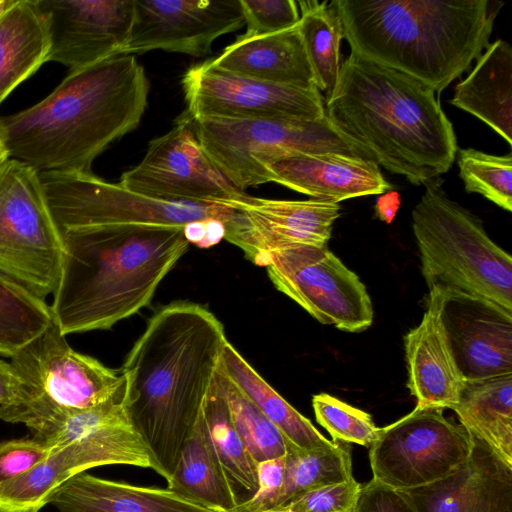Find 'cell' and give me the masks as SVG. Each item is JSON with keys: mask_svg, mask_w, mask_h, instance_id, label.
Instances as JSON below:
<instances>
[{"mask_svg": "<svg viewBox=\"0 0 512 512\" xmlns=\"http://www.w3.org/2000/svg\"><path fill=\"white\" fill-rule=\"evenodd\" d=\"M227 338L206 307L176 301L159 309L129 351L125 406L168 482L212 386Z\"/></svg>", "mask_w": 512, "mask_h": 512, "instance_id": "cell-1", "label": "cell"}, {"mask_svg": "<svg viewBox=\"0 0 512 512\" xmlns=\"http://www.w3.org/2000/svg\"><path fill=\"white\" fill-rule=\"evenodd\" d=\"M149 88L133 55L70 71L42 101L0 117V142L10 158L39 172H92L110 144L137 128Z\"/></svg>", "mask_w": 512, "mask_h": 512, "instance_id": "cell-2", "label": "cell"}, {"mask_svg": "<svg viewBox=\"0 0 512 512\" xmlns=\"http://www.w3.org/2000/svg\"><path fill=\"white\" fill-rule=\"evenodd\" d=\"M435 94L404 73L350 52L326 95L325 115L379 166L425 185L451 168L459 149Z\"/></svg>", "mask_w": 512, "mask_h": 512, "instance_id": "cell-3", "label": "cell"}, {"mask_svg": "<svg viewBox=\"0 0 512 512\" xmlns=\"http://www.w3.org/2000/svg\"><path fill=\"white\" fill-rule=\"evenodd\" d=\"M60 233L62 271L50 309L65 336L109 329L147 306L190 245L181 227L99 226Z\"/></svg>", "mask_w": 512, "mask_h": 512, "instance_id": "cell-4", "label": "cell"}, {"mask_svg": "<svg viewBox=\"0 0 512 512\" xmlns=\"http://www.w3.org/2000/svg\"><path fill=\"white\" fill-rule=\"evenodd\" d=\"M351 52L441 93L488 47L502 2L333 0Z\"/></svg>", "mask_w": 512, "mask_h": 512, "instance_id": "cell-5", "label": "cell"}, {"mask_svg": "<svg viewBox=\"0 0 512 512\" xmlns=\"http://www.w3.org/2000/svg\"><path fill=\"white\" fill-rule=\"evenodd\" d=\"M412 210V230L428 289L438 287L493 302L512 313V257L481 219L451 200L438 179Z\"/></svg>", "mask_w": 512, "mask_h": 512, "instance_id": "cell-6", "label": "cell"}, {"mask_svg": "<svg viewBox=\"0 0 512 512\" xmlns=\"http://www.w3.org/2000/svg\"><path fill=\"white\" fill-rule=\"evenodd\" d=\"M191 123L213 164L243 192L264 184L263 166L285 156L337 152L373 160L366 150L342 135L326 116L318 120L202 118Z\"/></svg>", "mask_w": 512, "mask_h": 512, "instance_id": "cell-7", "label": "cell"}, {"mask_svg": "<svg viewBox=\"0 0 512 512\" xmlns=\"http://www.w3.org/2000/svg\"><path fill=\"white\" fill-rule=\"evenodd\" d=\"M54 322L11 357L22 384L17 398L0 406V420L25 424L43 413L106 403L125 391L122 370L76 352Z\"/></svg>", "mask_w": 512, "mask_h": 512, "instance_id": "cell-8", "label": "cell"}, {"mask_svg": "<svg viewBox=\"0 0 512 512\" xmlns=\"http://www.w3.org/2000/svg\"><path fill=\"white\" fill-rule=\"evenodd\" d=\"M63 244L40 172L7 158L0 163V273L42 300L60 280Z\"/></svg>", "mask_w": 512, "mask_h": 512, "instance_id": "cell-9", "label": "cell"}, {"mask_svg": "<svg viewBox=\"0 0 512 512\" xmlns=\"http://www.w3.org/2000/svg\"><path fill=\"white\" fill-rule=\"evenodd\" d=\"M59 230L122 225L181 227L203 220L223 223L233 209L218 204L164 202L107 182L92 172H40Z\"/></svg>", "mask_w": 512, "mask_h": 512, "instance_id": "cell-10", "label": "cell"}, {"mask_svg": "<svg viewBox=\"0 0 512 512\" xmlns=\"http://www.w3.org/2000/svg\"><path fill=\"white\" fill-rule=\"evenodd\" d=\"M471 451L470 435L443 409L415 407L381 428L369 447L372 479L397 491L420 488L457 471Z\"/></svg>", "mask_w": 512, "mask_h": 512, "instance_id": "cell-11", "label": "cell"}, {"mask_svg": "<svg viewBox=\"0 0 512 512\" xmlns=\"http://www.w3.org/2000/svg\"><path fill=\"white\" fill-rule=\"evenodd\" d=\"M266 269L275 288L321 324L352 333L371 326L374 312L365 285L328 246L279 252Z\"/></svg>", "mask_w": 512, "mask_h": 512, "instance_id": "cell-12", "label": "cell"}, {"mask_svg": "<svg viewBox=\"0 0 512 512\" xmlns=\"http://www.w3.org/2000/svg\"><path fill=\"white\" fill-rule=\"evenodd\" d=\"M185 118L269 119L324 118V100L317 88L273 84L236 75L212 61L188 68L181 80Z\"/></svg>", "mask_w": 512, "mask_h": 512, "instance_id": "cell-13", "label": "cell"}, {"mask_svg": "<svg viewBox=\"0 0 512 512\" xmlns=\"http://www.w3.org/2000/svg\"><path fill=\"white\" fill-rule=\"evenodd\" d=\"M119 184L137 194L176 203L228 206L245 193L213 164L185 117L149 142L142 160L121 175Z\"/></svg>", "mask_w": 512, "mask_h": 512, "instance_id": "cell-14", "label": "cell"}, {"mask_svg": "<svg viewBox=\"0 0 512 512\" xmlns=\"http://www.w3.org/2000/svg\"><path fill=\"white\" fill-rule=\"evenodd\" d=\"M128 413L75 442L55 447L27 473L0 485V512H38L74 475L105 465L151 468L155 461Z\"/></svg>", "mask_w": 512, "mask_h": 512, "instance_id": "cell-15", "label": "cell"}, {"mask_svg": "<svg viewBox=\"0 0 512 512\" xmlns=\"http://www.w3.org/2000/svg\"><path fill=\"white\" fill-rule=\"evenodd\" d=\"M228 206L232 216L224 223V239L240 248L255 265L266 267L279 252L301 246H328L338 203L278 200L243 193Z\"/></svg>", "mask_w": 512, "mask_h": 512, "instance_id": "cell-16", "label": "cell"}, {"mask_svg": "<svg viewBox=\"0 0 512 512\" xmlns=\"http://www.w3.org/2000/svg\"><path fill=\"white\" fill-rule=\"evenodd\" d=\"M244 25L240 0H134L119 55L162 50L203 57L217 38Z\"/></svg>", "mask_w": 512, "mask_h": 512, "instance_id": "cell-17", "label": "cell"}, {"mask_svg": "<svg viewBox=\"0 0 512 512\" xmlns=\"http://www.w3.org/2000/svg\"><path fill=\"white\" fill-rule=\"evenodd\" d=\"M51 47L48 61L75 71L119 55L127 39L134 0H38Z\"/></svg>", "mask_w": 512, "mask_h": 512, "instance_id": "cell-18", "label": "cell"}, {"mask_svg": "<svg viewBox=\"0 0 512 512\" xmlns=\"http://www.w3.org/2000/svg\"><path fill=\"white\" fill-rule=\"evenodd\" d=\"M441 291L443 325L465 380L512 373V313L481 298Z\"/></svg>", "mask_w": 512, "mask_h": 512, "instance_id": "cell-19", "label": "cell"}, {"mask_svg": "<svg viewBox=\"0 0 512 512\" xmlns=\"http://www.w3.org/2000/svg\"><path fill=\"white\" fill-rule=\"evenodd\" d=\"M468 461L432 484L402 491L416 512H512V465L471 436Z\"/></svg>", "mask_w": 512, "mask_h": 512, "instance_id": "cell-20", "label": "cell"}, {"mask_svg": "<svg viewBox=\"0 0 512 512\" xmlns=\"http://www.w3.org/2000/svg\"><path fill=\"white\" fill-rule=\"evenodd\" d=\"M263 169L265 183L275 182L324 202L339 203L393 188L375 161L337 152L285 156Z\"/></svg>", "mask_w": 512, "mask_h": 512, "instance_id": "cell-21", "label": "cell"}, {"mask_svg": "<svg viewBox=\"0 0 512 512\" xmlns=\"http://www.w3.org/2000/svg\"><path fill=\"white\" fill-rule=\"evenodd\" d=\"M441 307V289H429L420 323L404 336L407 387L419 408L453 409L466 382L451 350Z\"/></svg>", "mask_w": 512, "mask_h": 512, "instance_id": "cell-22", "label": "cell"}, {"mask_svg": "<svg viewBox=\"0 0 512 512\" xmlns=\"http://www.w3.org/2000/svg\"><path fill=\"white\" fill-rule=\"evenodd\" d=\"M212 63L225 71L273 84L317 88L298 24L262 36H239Z\"/></svg>", "mask_w": 512, "mask_h": 512, "instance_id": "cell-23", "label": "cell"}, {"mask_svg": "<svg viewBox=\"0 0 512 512\" xmlns=\"http://www.w3.org/2000/svg\"><path fill=\"white\" fill-rule=\"evenodd\" d=\"M59 512H212L169 488L131 485L81 472L50 496Z\"/></svg>", "mask_w": 512, "mask_h": 512, "instance_id": "cell-24", "label": "cell"}, {"mask_svg": "<svg viewBox=\"0 0 512 512\" xmlns=\"http://www.w3.org/2000/svg\"><path fill=\"white\" fill-rule=\"evenodd\" d=\"M453 106L492 128L512 145V48L498 39L476 60L470 74L455 88Z\"/></svg>", "mask_w": 512, "mask_h": 512, "instance_id": "cell-25", "label": "cell"}, {"mask_svg": "<svg viewBox=\"0 0 512 512\" xmlns=\"http://www.w3.org/2000/svg\"><path fill=\"white\" fill-rule=\"evenodd\" d=\"M48 20L38 0H13L0 15V104L48 62Z\"/></svg>", "mask_w": 512, "mask_h": 512, "instance_id": "cell-26", "label": "cell"}, {"mask_svg": "<svg viewBox=\"0 0 512 512\" xmlns=\"http://www.w3.org/2000/svg\"><path fill=\"white\" fill-rule=\"evenodd\" d=\"M219 368L259 408L279 430L286 447L297 452L333 448L337 441H329L310 422L276 392L226 341Z\"/></svg>", "mask_w": 512, "mask_h": 512, "instance_id": "cell-27", "label": "cell"}, {"mask_svg": "<svg viewBox=\"0 0 512 512\" xmlns=\"http://www.w3.org/2000/svg\"><path fill=\"white\" fill-rule=\"evenodd\" d=\"M452 410L469 435L512 465V373L466 381Z\"/></svg>", "mask_w": 512, "mask_h": 512, "instance_id": "cell-28", "label": "cell"}, {"mask_svg": "<svg viewBox=\"0 0 512 512\" xmlns=\"http://www.w3.org/2000/svg\"><path fill=\"white\" fill-rule=\"evenodd\" d=\"M201 417L205 434L226 478L235 505L243 504L258 489V463L237 432L227 403L214 380L205 398Z\"/></svg>", "mask_w": 512, "mask_h": 512, "instance_id": "cell-29", "label": "cell"}, {"mask_svg": "<svg viewBox=\"0 0 512 512\" xmlns=\"http://www.w3.org/2000/svg\"><path fill=\"white\" fill-rule=\"evenodd\" d=\"M167 483L169 489L212 512H229L236 506L205 434L201 414Z\"/></svg>", "mask_w": 512, "mask_h": 512, "instance_id": "cell-30", "label": "cell"}, {"mask_svg": "<svg viewBox=\"0 0 512 512\" xmlns=\"http://www.w3.org/2000/svg\"><path fill=\"white\" fill-rule=\"evenodd\" d=\"M298 27L311 64L316 87L326 95L333 89L340 70L343 25L334 1H298Z\"/></svg>", "mask_w": 512, "mask_h": 512, "instance_id": "cell-31", "label": "cell"}, {"mask_svg": "<svg viewBox=\"0 0 512 512\" xmlns=\"http://www.w3.org/2000/svg\"><path fill=\"white\" fill-rule=\"evenodd\" d=\"M53 321L50 306L0 273V354L14 356Z\"/></svg>", "mask_w": 512, "mask_h": 512, "instance_id": "cell-32", "label": "cell"}, {"mask_svg": "<svg viewBox=\"0 0 512 512\" xmlns=\"http://www.w3.org/2000/svg\"><path fill=\"white\" fill-rule=\"evenodd\" d=\"M352 478L351 450L347 443L337 441L333 448L308 452L287 448L283 484L276 507L302 492Z\"/></svg>", "mask_w": 512, "mask_h": 512, "instance_id": "cell-33", "label": "cell"}, {"mask_svg": "<svg viewBox=\"0 0 512 512\" xmlns=\"http://www.w3.org/2000/svg\"><path fill=\"white\" fill-rule=\"evenodd\" d=\"M214 383L225 399L232 422L248 451L259 463L284 456L286 442L279 430L219 368Z\"/></svg>", "mask_w": 512, "mask_h": 512, "instance_id": "cell-34", "label": "cell"}, {"mask_svg": "<svg viewBox=\"0 0 512 512\" xmlns=\"http://www.w3.org/2000/svg\"><path fill=\"white\" fill-rule=\"evenodd\" d=\"M459 176L466 192L478 193L512 211V155H492L474 148L458 149Z\"/></svg>", "mask_w": 512, "mask_h": 512, "instance_id": "cell-35", "label": "cell"}, {"mask_svg": "<svg viewBox=\"0 0 512 512\" xmlns=\"http://www.w3.org/2000/svg\"><path fill=\"white\" fill-rule=\"evenodd\" d=\"M315 418L333 441L355 443L369 448L378 438L381 428L371 415L340 399L319 393L312 397Z\"/></svg>", "mask_w": 512, "mask_h": 512, "instance_id": "cell-36", "label": "cell"}, {"mask_svg": "<svg viewBox=\"0 0 512 512\" xmlns=\"http://www.w3.org/2000/svg\"><path fill=\"white\" fill-rule=\"evenodd\" d=\"M361 484L348 481L322 486L302 492L272 512H351L358 499Z\"/></svg>", "mask_w": 512, "mask_h": 512, "instance_id": "cell-37", "label": "cell"}, {"mask_svg": "<svg viewBox=\"0 0 512 512\" xmlns=\"http://www.w3.org/2000/svg\"><path fill=\"white\" fill-rule=\"evenodd\" d=\"M247 27L243 36H262L296 26L300 13L293 0H240Z\"/></svg>", "mask_w": 512, "mask_h": 512, "instance_id": "cell-38", "label": "cell"}, {"mask_svg": "<svg viewBox=\"0 0 512 512\" xmlns=\"http://www.w3.org/2000/svg\"><path fill=\"white\" fill-rule=\"evenodd\" d=\"M54 448L35 438L0 443V485L33 469L45 460Z\"/></svg>", "mask_w": 512, "mask_h": 512, "instance_id": "cell-39", "label": "cell"}, {"mask_svg": "<svg viewBox=\"0 0 512 512\" xmlns=\"http://www.w3.org/2000/svg\"><path fill=\"white\" fill-rule=\"evenodd\" d=\"M285 455L258 463V489L254 496L229 512H266L277 506L283 484Z\"/></svg>", "mask_w": 512, "mask_h": 512, "instance_id": "cell-40", "label": "cell"}, {"mask_svg": "<svg viewBox=\"0 0 512 512\" xmlns=\"http://www.w3.org/2000/svg\"><path fill=\"white\" fill-rule=\"evenodd\" d=\"M351 512H416L402 491L393 490L371 479L361 486Z\"/></svg>", "mask_w": 512, "mask_h": 512, "instance_id": "cell-41", "label": "cell"}, {"mask_svg": "<svg viewBox=\"0 0 512 512\" xmlns=\"http://www.w3.org/2000/svg\"><path fill=\"white\" fill-rule=\"evenodd\" d=\"M184 234L190 244L207 248L217 244L224 238V223L209 219L190 223L184 227Z\"/></svg>", "mask_w": 512, "mask_h": 512, "instance_id": "cell-42", "label": "cell"}, {"mask_svg": "<svg viewBox=\"0 0 512 512\" xmlns=\"http://www.w3.org/2000/svg\"><path fill=\"white\" fill-rule=\"evenodd\" d=\"M21 384V378L11 362L0 359V406L7 405L17 398Z\"/></svg>", "mask_w": 512, "mask_h": 512, "instance_id": "cell-43", "label": "cell"}, {"mask_svg": "<svg viewBox=\"0 0 512 512\" xmlns=\"http://www.w3.org/2000/svg\"><path fill=\"white\" fill-rule=\"evenodd\" d=\"M401 205V198L398 192L390 191L382 193L378 197L375 205V211L379 219L386 223H391Z\"/></svg>", "mask_w": 512, "mask_h": 512, "instance_id": "cell-44", "label": "cell"}, {"mask_svg": "<svg viewBox=\"0 0 512 512\" xmlns=\"http://www.w3.org/2000/svg\"><path fill=\"white\" fill-rule=\"evenodd\" d=\"M7 158H9V155H8L5 147L3 146V144L0 142V163H2Z\"/></svg>", "mask_w": 512, "mask_h": 512, "instance_id": "cell-45", "label": "cell"}, {"mask_svg": "<svg viewBox=\"0 0 512 512\" xmlns=\"http://www.w3.org/2000/svg\"><path fill=\"white\" fill-rule=\"evenodd\" d=\"M266 512H272V511H266Z\"/></svg>", "mask_w": 512, "mask_h": 512, "instance_id": "cell-46", "label": "cell"}]
</instances>
